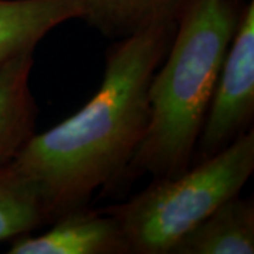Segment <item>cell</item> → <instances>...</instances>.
Wrapping results in <instances>:
<instances>
[{"mask_svg":"<svg viewBox=\"0 0 254 254\" xmlns=\"http://www.w3.org/2000/svg\"><path fill=\"white\" fill-rule=\"evenodd\" d=\"M175 27L177 20L165 21L116 40L96 93L72 116L34 134L13 160L40 192L47 225L120 182L147 131L150 83Z\"/></svg>","mask_w":254,"mask_h":254,"instance_id":"6da1fadb","label":"cell"},{"mask_svg":"<svg viewBox=\"0 0 254 254\" xmlns=\"http://www.w3.org/2000/svg\"><path fill=\"white\" fill-rule=\"evenodd\" d=\"M240 11L236 0L185 1L150 83L144 138L119 184L143 174L175 177L192 165Z\"/></svg>","mask_w":254,"mask_h":254,"instance_id":"7a4b0ae2","label":"cell"},{"mask_svg":"<svg viewBox=\"0 0 254 254\" xmlns=\"http://www.w3.org/2000/svg\"><path fill=\"white\" fill-rule=\"evenodd\" d=\"M254 171L253 128L175 177H155L123 203L102 209L118 222L128 254H171L174 247L243 190Z\"/></svg>","mask_w":254,"mask_h":254,"instance_id":"3957f363","label":"cell"},{"mask_svg":"<svg viewBox=\"0 0 254 254\" xmlns=\"http://www.w3.org/2000/svg\"><path fill=\"white\" fill-rule=\"evenodd\" d=\"M254 1L240 11L215 91L209 103L195 154L198 161L216 154L253 128Z\"/></svg>","mask_w":254,"mask_h":254,"instance_id":"277c9868","label":"cell"},{"mask_svg":"<svg viewBox=\"0 0 254 254\" xmlns=\"http://www.w3.org/2000/svg\"><path fill=\"white\" fill-rule=\"evenodd\" d=\"M9 254H128L113 216L83 206L61 215L46 233L10 240Z\"/></svg>","mask_w":254,"mask_h":254,"instance_id":"5b68a950","label":"cell"},{"mask_svg":"<svg viewBox=\"0 0 254 254\" xmlns=\"http://www.w3.org/2000/svg\"><path fill=\"white\" fill-rule=\"evenodd\" d=\"M34 50L0 65V167L11 163L36 134L37 103L30 89Z\"/></svg>","mask_w":254,"mask_h":254,"instance_id":"8992f818","label":"cell"},{"mask_svg":"<svg viewBox=\"0 0 254 254\" xmlns=\"http://www.w3.org/2000/svg\"><path fill=\"white\" fill-rule=\"evenodd\" d=\"M82 11V0H0V65L36 50L51 30Z\"/></svg>","mask_w":254,"mask_h":254,"instance_id":"52a82bcc","label":"cell"},{"mask_svg":"<svg viewBox=\"0 0 254 254\" xmlns=\"http://www.w3.org/2000/svg\"><path fill=\"white\" fill-rule=\"evenodd\" d=\"M254 202L239 195L192 229L171 254H253Z\"/></svg>","mask_w":254,"mask_h":254,"instance_id":"ba28073f","label":"cell"},{"mask_svg":"<svg viewBox=\"0 0 254 254\" xmlns=\"http://www.w3.org/2000/svg\"><path fill=\"white\" fill-rule=\"evenodd\" d=\"M187 0H82V20L110 38H125L178 18Z\"/></svg>","mask_w":254,"mask_h":254,"instance_id":"9c48e42d","label":"cell"},{"mask_svg":"<svg viewBox=\"0 0 254 254\" xmlns=\"http://www.w3.org/2000/svg\"><path fill=\"white\" fill-rule=\"evenodd\" d=\"M47 225L46 209L33 181L13 161L0 167V242Z\"/></svg>","mask_w":254,"mask_h":254,"instance_id":"30bf717a","label":"cell"}]
</instances>
